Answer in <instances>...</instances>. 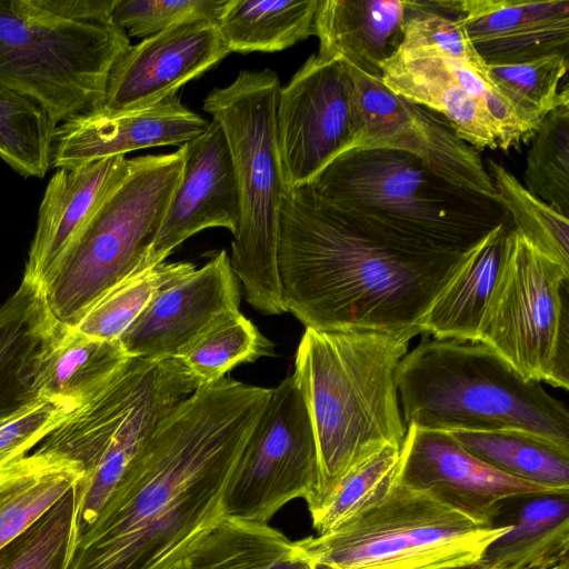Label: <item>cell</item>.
<instances>
[{"label":"cell","instance_id":"obj_21","mask_svg":"<svg viewBox=\"0 0 569 569\" xmlns=\"http://www.w3.org/2000/svg\"><path fill=\"white\" fill-rule=\"evenodd\" d=\"M463 67L438 56L397 50L381 64V81L393 93L441 114L470 146L499 148L498 128L468 91Z\"/></svg>","mask_w":569,"mask_h":569},{"label":"cell","instance_id":"obj_19","mask_svg":"<svg viewBox=\"0 0 569 569\" xmlns=\"http://www.w3.org/2000/svg\"><path fill=\"white\" fill-rule=\"evenodd\" d=\"M130 169L131 159L114 156L56 170L39 207L22 279L47 287L100 203Z\"/></svg>","mask_w":569,"mask_h":569},{"label":"cell","instance_id":"obj_29","mask_svg":"<svg viewBox=\"0 0 569 569\" xmlns=\"http://www.w3.org/2000/svg\"><path fill=\"white\" fill-rule=\"evenodd\" d=\"M318 0H226L217 27L229 52H274L315 36Z\"/></svg>","mask_w":569,"mask_h":569},{"label":"cell","instance_id":"obj_36","mask_svg":"<svg viewBox=\"0 0 569 569\" xmlns=\"http://www.w3.org/2000/svg\"><path fill=\"white\" fill-rule=\"evenodd\" d=\"M526 189L562 216L569 214V106L548 112L530 138Z\"/></svg>","mask_w":569,"mask_h":569},{"label":"cell","instance_id":"obj_39","mask_svg":"<svg viewBox=\"0 0 569 569\" xmlns=\"http://www.w3.org/2000/svg\"><path fill=\"white\" fill-rule=\"evenodd\" d=\"M73 488L18 538L0 549V569H66L74 539Z\"/></svg>","mask_w":569,"mask_h":569},{"label":"cell","instance_id":"obj_27","mask_svg":"<svg viewBox=\"0 0 569 569\" xmlns=\"http://www.w3.org/2000/svg\"><path fill=\"white\" fill-rule=\"evenodd\" d=\"M186 569H310L296 542L269 525L221 517L190 547Z\"/></svg>","mask_w":569,"mask_h":569},{"label":"cell","instance_id":"obj_35","mask_svg":"<svg viewBox=\"0 0 569 569\" xmlns=\"http://www.w3.org/2000/svg\"><path fill=\"white\" fill-rule=\"evenodd\" d=\"M513 227L539 250L569 269V219L530 193L505 167L485 163Z\"/></svg>","mask_w":569,"mask_h":569},{"label":"cell","instance_id":"obj_2","mask_svg":"<svg viewBox=\"0 0 569 569\" xmlns=\"http://www.w3.org/2000/svg\"><path fill=\"white\" fill-rule=\"evenodd\" d=\"M466 253L401 239L336 207L310 184L282 194L278 271L287 311L306 328H419Z\"/></svg>","mask_w":569,"mask_h":569},{"label":"cell","instance_id":"obj_40","mask_svg":"<svg viewBox=\"0 0 569 569\" xmlns=\"http://www.w3.org/2000/svg\"><path fill=\"white\" fill-rule=\"evenodd\" d=\"M226 0H117L112 21L128 37L149 38L198 20L217 22Z\"/></svg>","mask_w":569,"mask_h":569},{"label":"cell","instance_id":"obj_34","mask_svg":"<svg viewBox=\"0 0 569 569\" xmlns=\"http://www.w3.org/2000/svg\"><path fill=\"white\" fill-rule=\"evenodd\" d=\"M58 124L34 100L0 88V158L21 176L43 178Z\"/></svg>","mask_w":569,"mask_h":569},{"label":"cell","instance_id":"obj_32","mask_svg":"<svg viewBox=\"0 0 569 569\" xmlns=\"http://www.w3.org/2000/svg\"><path fill=\"white\" fill-rule=\"evenodd\" d=\"M273 353L272 342L237 310L219 318L176 359L202 387L224 378L241 363Z\"/></svg>","mask_w":569,"mask_h":569},{"label":"cell","instance_id":"obj_45","mask_svg":"<svg viewBox=\"0 0 569 569\" xmlns=\"http://www.w3.org/2000/svg\"><path fill=\"white\" fill-rule=\"evenodd\" d=\"M4 465H6V463H4ZM4 465L0 466V476H1V472H2V469H3V466H4Z\"/></svg>","mask_w":569,"mask_h":569},{"label":"cell","instance_id":"obj_30","mask_svg":"<svg viewBox=\"0 0 569 569\" xmlns=\"http://www.w3.org/2000/svg\"><path fill=\"white\" fill-rule=\"evenodd\" d=\"M468 452L495 469L569 493V452L536 437L511 431H453Z\"/></svg>","mask_w":569,"mask_h":569},{"label":"cell","instance_id":"obj_5","mask_svg":"<svg viewBox=\"0 0 569 569\" xmlns=\"http://www.w3.org/2000/svg\"><path fill=\"white\" fill-rule=\"evenodd\" d=\"M117 0H0V88L38 102L59 126L102 108L130 47Z\"/></svg>","mask_w":569,"mask_h":569},{"label":"cell","instance_id":"obj_15","mask_svg":"<svg viewBox=\"0 0 569 569\" xmlns=\"http://www.w3.org/2000/svg\"><path fill=\"white\" fill-rule=\"evenodd\" d=\"M240 284L224 250L163 288L122 335L131 358L176 359L219 318L239 310Z\"/></svg>","mask_w":569,"mask_h":569},{"label":"cell","instance_id":"obj_12","mask_svg":"<svg viewBox=\"0 0 569 569\" xmlns=\"http://www.w3.org/2000/svg\"><path fill=\"white\" fill-rule=\"evenodd\" d=\"M345 66L352 87L348 150L390 148L411 153L448 181L500 202L479 151L446 121L393 93L381 78Z\"/></svg>","mask_w":569,"mask_h":569},{"label":"cell","instance_id":"obj_20","mask_svg":"<svg viewBox=\"0 0 569 569\" xmlns=\"http://www.w3.org/2000/svg\"><path fill=\"white\" fill-rule=\"evenodd\" d=\"M458 18L486 64L569 57V0H455Z\"/></svg>","mask_w":569,"mask_h":569},{"label":"cell","instance_id":"obj_16","mask_svg":"<svg viewBox=\"0 0 569 569\" xmlns=\"http://www.w3.org/2000/svg\"><path fill=\"white\" fill-rule=\"evenodd\" d=\"M214 21L182 23L131 46L113 64L102 110L148 108L177 91L228 56Z\"/></svg>","mask_w":569,"mask_h":569},{"label":"cell","instance_id":"obj_6","mask_svg":"<svg viewBox=\"0 0 569 569\" xmlns=\"http://www.w3.org/2000/svg\"><path fill=\"white\" fill-rule=\"evenodd\" d=\"M308 184L336 207L439 252H466L510 217L499 201L390 148L342 152Z\"/></svg>","mask_w":569,"mask_h":569},{"label":"cell","instance_id":"obj_18","mask_svg":"<svg viewBox=\"0 0 569 569\" xmlns=\"http://www.w3.org/2000/svg\"><path fill=\"white\" fill-rule=\"evenodd\" d=\"M208 123L178 94L138 110L88 111L57 127L51 167L71 168L151 147H181L202 133Z\"/></svg>","mask_w":569,"mask_h":569},{"label":"cell","instance_id":"obj_3","mask_svg":"<svg viewBox=\"0 0 569 569\" xmlns=\"http://www.w3.org/2000/svg\"><path fill=\"white\" fill-rule=\"evenodd\" d=\"M419 328L401 331L306 328L292 373L318 452L311 513L358 463L385 447L401 448L407 428L397 370Z\"/></svg>","mask_w":569,"mask_h":569},{"label":"cell","instance_id":"obj_22","mask_svg":"<svg viewBox=\"0 0 569 569\" xmlns=\"http://www.w3.org/2000/svg\"><path fill=\"white\" fill-rule=\"evenodd\" d=\"M406 11V0H318V54L381 78L401 43Z\"/></svg>","mask_w":569,"mask_h":569},{"label":"cell","instance_id":"obj_26","mask_svg":"<svg viewBox=\"0 0 569 569\" xmlns=\"http://www.w3.org/2000/svg\"><path fill=\"white\" fill-rule=\"evenodd\" d=\"M82 477L76 461L38 449L7 462L0 476V549L36 523Z\"/></svg>","mask_w":569,"mask_h":569},{"label":"cell","instance_id":"obj_31","mask_svg":"<svg viewBox=\"0 0 569 569\" xmlns=\"http://www.w3.org/2000/svg\"><path fill=\"white\" fill-rule=\"evenodd\" d=\"M190 262H141L99 296L74 323V330L100 340H120L152 299L194 270Z\"/></svg>","mask_w":569,"mask_h":569},{"label":"cell","instance_id":"obj_23","mask_svg":"<svg viewBox=\"0 0 569 569\" xmlns=\"http://www.w3.org/2000/svg\"><path fill=\"white\" fill-rule=\"evenodd\" d=\"M58 322L37 284L22 279L0 307V422L39 397L33 388L41 351Z\"/></svg>","mask_w":569,"mask_h":569},{"label":"cell","instance_id":"obj_33","mask_svg":"<svg viewBox=\"0 0 569 569\" xmlns=\"http://www.w3.org/2000/svg\"><path fill=\"white\" fill-rule=\"evenodd\" d=\"M568 68L569 57L553 54L525 63L486 64V73L517 118L536 131L548 112L569 106L568 86L560 90Z\"/></svg>","mask_w":569,"mask_h":569},{"label":"cell","instance_id":"obj_28","mask_svg":"<svg viewBox=\"0 0 569 569\" xmlns=\"http://www.w3.org/2000/svg\"><path fill=\"white\" fill-rule=\"evenodd\" d=\"M510 525L486 553L498 569H550L569 563V495L532 496Z\"/></svg>","mask_w":569,"mask_h":569},{"label":"cell","instance_id":"obj_10","mask_svg":"<svg viewBox=\"0 0 569 569\" xmlns=\"http://www.w3.org/2000/svg\"><path fill=\"white\" fill-rule=\"evenodd\" d=\"M478 342L525 379L569 389V269L515 227L507 236Z\"/></svg>","mask_w":569,"mask_h":569},{"label":"cell","instance_id":"obj_42","mask_svg":"<svg viewBox=\"0 0 569 569\" xmlns=\"http://www.w3.org/2000/svg\"><path fill=\"white\" fill-rule=\"evenodd\" d=\"M451 569H498L495 565H492L487 558L460 568H451Z\"/></svg>","mask_w":569,"mask_h":569},{"label":"cell","instance_id":"obj_43","mask_svg":"<svg viewBox=\"0 0 569 569\" xmlns=\"http://www.w3.org/2000/svg\"><path fill=\"white\" fill-rule=\"evenodd\" d=\"M550 569H569V563H561V565L555 566Z\"/></svg>","mask_w":569,"mask_h":569},{"label":"cell","instance_id":"obj_38","mask_svg":"<svg viewBox=\"0 0 569 569\" xmlns=\"http://www.w3.org/2000/svg\"><path fill=\"white\" fill-rule=\"evenodd\" d=\"M400 449L385 447L355 466L311 513L318 535L331 532L378 501L395 481Z\"/></svg>","mask_w":569,"mask_h":569},{"label":"cell","instance_id":"obj_44","mask_svg":"<svg viewBox=\"0 0 569 569\" xmlns=\"http://www.w3.org/2000/svg\"><path fill=\"white\" fill-rule=\"evenodd\" d=\"M172 569H186L184 560L174 566Z\"/></svg>","mask_w":569,"mask_h":569},{"label":"cell","instance_id":"obj_37","mask_svg":"<svg viewBox=\"0 0 569 569\" xmlns=\"http://www.w3.org/2000/svg\"><path fill=\"white\" fill-rule=\"evenodd\" d=\"M406 21L398 50L433 54L462 64L488 83L486 63L476 52L448 0L406 1Z\"/></svg>","mask_w":569,"mask_h":569},{"label":"cell","instance_id":"obj_7","mask_svg":"<svg viewBox=\"0 0 569 569\" xmlns=\"http://www.w3.org/2000/svg\"><path fill=\"white\" fill-rule=\"evenodd\" d=\"M280 89L274 71L242 70L203 101L204 111L223 129L237 176L240 219L231 268L248 303L264 315L288 312L277 259L284 191L276 131Z\"/></svg>","mask_w":569,"mask_h":569},{"label":"cell","instance_id":"obj_8","mask_svg":"<svg viewBox=\"0 0 569 569\" xmlns=\"http://www.w3.org/2000/svg\"><path fill=\"white\" fill-rule=\"evenodd\" d=\"M510 528L478 520L395 480L340 528L295 542L310 569H451L485 559Z\"/></svg>","mask_w":569,"mask_h":569},{"label":"cell","instance_id":"obj_13","mask_svg":"<svg viewBox=\"0 0 569 569\" xmlns=\"http://www.w3.org/2000/svg\"><path fill=\"white\" fill-rule=\"evenodd\" d=\"M284 190L310 183L352 141V87L343 62L311 54L281 87L276 109Z\"/></svg>","mask_w":569,"mask_h":569},{"label":"cell","instance_id":"obj_24","mask_svg":"<svg viewBox=\"0 0 569 569\" xmlns=\"http://www.w3.org/2000/svg\"><path fill=\"white\" fill-rule=\"evenodd\" d=\"M130 359L119 340L91 338L58 322L41 351L33 388L39 398L77 408L102 391Z\"/></svg>","mask_w":569,"mask_h":569},{"label":"cell","instance_id":"obj_41","mask_svg":"<svg viewBox=\"0 0 569 569\" xmlns=\"http://www.w3.org/2000/svg\"><path fill=\"white\" fill-rule=\"evenodd\" d=\"M71 405L39 398L31 405L0 422V466L22 458L61 425L71 411Z\"/></svg>","mask_w":569,"mask_h":569},{"label":"cell","instance_id":"obj_1","mask_svg":"<svg viewBox=\"0 0 569 569\" xmlns=\"http://www.w3.org/2000/svg\"><path fill=\"white\" fill-rule=\"evenodd\" d=\"M271 388L222 378L157 425L66 569H172L221 517L224 488Z\"/></svg>","mask_w":569,"mask_h":569},{"label":"cell","instance_id":"obj_25","mask_svg":"<svg viewBox=\"0 0 569 569\" xmlns=\"http://www.w3.org/2000/svg\"><path fill=\"white\" fill-rule=\"evenodd\" d=\"M513 227L509 217L469 249L450 281L422 317L421 333L437 340L478 342L482 315L499 274L506 240Z\"/></svg>","mask_w":569,"mask_h":569},{"label":"cell","instance_id":"obj_4","mask_svg":"<svg viewBox=\"0 0 569 569\" xmlns=\"http://www.w3.org/2000/svg\"><path fill=\"white\" fill-rule=\"evenodd\" d=\"M406 428L511 431L569 452V411L480 342L423 337L397 370Z\"/></svg>","mask_w":569,"mask_h":569},{"label":"cell","instance_id":"obj_9","mask_svg":"<svg viewBox=\"0 0 569 569\" xmlns=\"http://www.w3.org/2000/svg\"><path fill=\"white\" fill-rule=\"evenodd\" d=\"M183 164V151L131 159L42 290L53 319L73 327L106 290L147 260Z\"/></svg>","mask_w":569,"mask_h":569},{"label":"cell","instance_id":"obj_11","mask_svg":"<svg viewBox=\"0 0 569 569\" xmlns=\"http://www.w3.org/2000/svg\"><path fill=\"white\" fill-rule=\"evenodd\" d=\"M318 452L310 417L292 375L271 388L224 488L222 516L268 525L287 502L313 496Z\"/></svg>","mask_w":569,"mask_h":569},{"label":"cell","instance_id":"obj_17","mask_svg":"<svg viewBox=\"0 0 569 569\" xmlns=\"http://www.w3.org/2000/svg\"><path fill=\"white\" fill-rule=\"evenodd\" d=\"M181 148V174L148 251L149 263L166 261L177 247L207 228H226L232 234L238 229L237 176L220 123L212 119L202 133Z\"/></svg>","mask_w":569,"mask_h":569},{"label":"cell","instance_id":"obj_14","mask_svg":"<svg viewBox=\"0 0 569 569\" xmlns=\"http://www.w3.org/2000/svg\"><path fill=\"white\" fill-rule=\"evenodd\" d=\"M395 480L432 493L471 517L495 522L505 500L569 495L508 476L462 448L449 432L409 426Z\"/></svg>","mask_w":569,"mask_h":569}]
</instances>
